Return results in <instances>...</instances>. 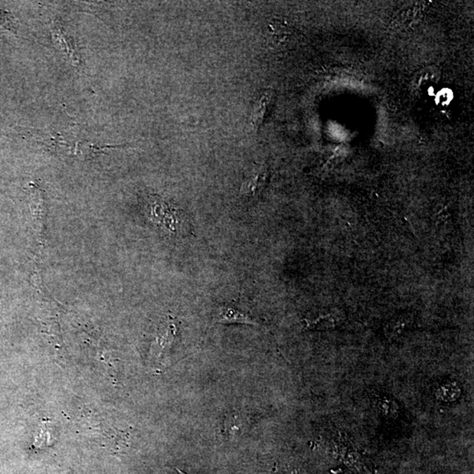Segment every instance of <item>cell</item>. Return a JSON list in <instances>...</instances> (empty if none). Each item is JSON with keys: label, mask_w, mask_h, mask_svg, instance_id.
<instances>
[{"label": "cell", "mask_w": 474, "mask_h": 474, "mask_svg": "<svg viewBox=\"0 0 474 474\" xmlns=\"http://www.w3.org/2000/svg\"><path fill=\"white\" fill-rule=\"evenodd\" d=\"M269 179V169L266 163H256L241 183L240 194L257 197L263 191Z\"/></svg>", "instance_id": "6da1fadb"}, {"label": "cell", "mask_w": 474, "mask_h": 474, "mask_svg": "<svg viewBox=\"0 0 474 474\" xmlns=\"http://www.w3.org/2000/svg\"><path fill=\"white\" fill-rule=\"evenodd\" d=\"M214 322L220 325H248L253 326H260V322L255 317L251 316L250 313L241 309L237 304L228 303L219 307L217 315H215Z\"/></svg>", "instance_id": "7a4b0ae2"}, {"label": "cell", "mask_w": 474, "mask_h": 474, "mask_svg": "<svg viewBox=\"0 0 474 474\" xmlns=\"http://www.w3.org/2000/svg\"><path fill=\"white\" fill-rule=\"evenodd\" d=\"M178 212V209L161 199H156L152 204L153 220L158 221V224H162L172 233H175L176 226L179 224L176 217Z\"/></svg>", "instance_id": "3957f363"}, {"label": "cell", "mask_w": 474, "mask_h": 474, "mask_svg": "<svg viewBox=\"0 0 474 474\" xmlns=\"http://www.w3.org/2000/svg\"><path fill=\"white\" fill-rule=\"evenodd\" d=\"M274 103V93L271 91H266L253 104L250 113V122L256 131H259L264 125L268 114Z\"/></svg>", "instance_id": "277c9868"}, {"label": "cell", "mask_w": 474, "mask_h": 474, "mask_svg": "<svg viewBox=\"0 0 474 474\" xmlns=\"http://www.w3.org/2000/svg\"><path fill=\"white\" fill-rule=\"evenodd\" d=\"M31 212L35 226L39 235L44 233L46 215L45 202L40 188L33 186L31 188Z\"/></svg>", "instance_id": "5b68a950"}, {"label": "cell", "mask_w": 474, "mask_h": 474, "mask_svg": "<svg viewBox=\"0 0 474 474\" xmlns=\"http://www.w3.org/2000/svg\"><path fill=\"white\" fill-rule=\"evenodd\" d=\"M176 327L175 323H169L166 328L158 336V345L161 349L160 352H165L166 348L172 345L173 340L175 338Z\"/></svg>", "instance_id": "8992f818"}]
</instances>
